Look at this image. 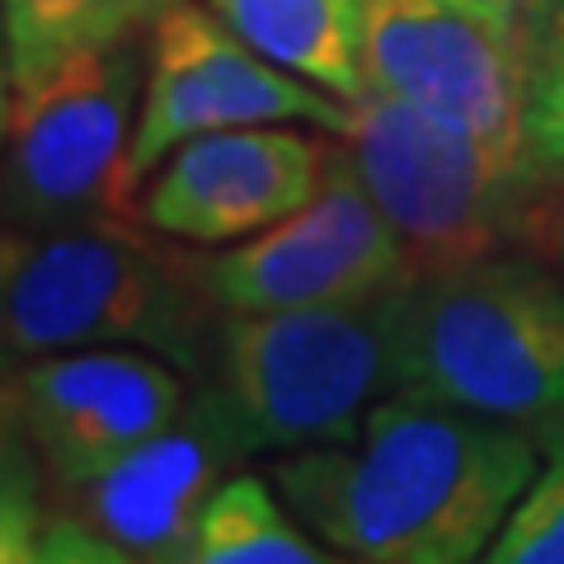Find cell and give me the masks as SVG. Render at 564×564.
Masks as SVG:
<instances>
[{
  "label": "cell",
  "mask_w": 564,
  "mask_h": 564,
  "mask_svg": "<svg viewBox=\"0 0 564 564\" xmlns=\"http://www.w3.org/2000/svg\"><path fill=\"white\" fill-rule=\"evenodd\" d=\"M541 452L518 423L391 391L352 447L282 452L273 485L344 560L470 564L532 485Z\"/></svg>",
  "instance_id": "1"
},
{
  "label": "cell",
  "mask_w": 564,
  "mask_h": 564,
  "mask_svg": "<svg viewBox=\"0 0 564 564\" xmlns=\"http://www.w3.org/2000/svg\"><path fill=\"white\" fill-rule=\"evenodd\" d=\"M400 391L518 423L545 447L564 423V273L499 250L395 292Z\"/></svg>",
  "instance_id": "2"
},
{
  "label": "cell",
  "mask_w": 564,
  "mask_h": 564,
  "mask_svg": "<svg viewBox=\"0 0 564 564\" xmlns=\"http://www.w3.org/2000/svg\"><path fill=\"white\" fill-rule=\"evenodd\" d=\"M217 321L180 250L104 217L0 236V372L76 348H151L198 377Z\"/></svg>",
  "instance_id": "3"
},
{
  "label": "cell",
  "mask_w": 564,
  "mask_h": 564,
  "mask_svg": "<svg viewBox=\"0 0 564 564\" xmlns=\"http://www.w3.org/2000/svg\"><path fill=\"white\" fill-rule=\"evenodd\" d=\"M400 288L339 306L221 315L207 386L245 456L358 443L367 414L400 391Z\"/></svg>",
  "instance_id": "4"
},
{
  "label": "cell",
  "mask_w": 564,
  "mask_h": 564,
  "mask_svg": "<svg viewBox=\"0 0 564 564\" xmlns=\"http://www.w3.org/2000/svg\"><path fill=\"white\" fill-rule=\"evenodd\" d=\"M344 147L414 273L513 250L518 217L545 174L527 147H494L381 90L348 99Z\"/></svg>",
  "instance_id": "5"
},
{
  "label": "cell",
  "mask_w": 564,
  "mask_h": 564,
  "mask_svg": "<svg viewBox=\"0 0 564 564\" xmlns=\"http://www.w3.org/2000/svg\"><path fill=\"white\" fill-rule=\"evenodd\" d=\"M259 122H296L344 137L348 104L269 62L212 6L174 0L147 33V85L113 188L118 217L137 207V193L184 141Z\"/></svg>",
  "instance_id": "6"
},
{
  "label": "cell",
  "mask_w": 564,
  "mask_h": 564,
  "mask_svg": "<svg viewBox=\"0 0 564 564\" xmlns=\"http://www.w3.org/2000/svg\"><path fill=\"white\" fill-rule=\"evenodd\" d=\"M147 85V33L52 70L14 95L0 147V226L62 231L118 217L113 188Z\"/></svg>",
  "instance_id": "7"
},
{
  "label": "cell",
  "mask_w": 564,
  "mask_h": 564,
  "mask_svg": "<svg viewBox=\"0 0 564 564\" xmlns=\"http://www.w3.org/2000/svg\"><path fill=\"white\" fill-rule=\"evenodd\" d=\"M188 278L221 315H263L296 306H339L381 296L414 278L395 226L367 193L344 137L329 147L321 188L306 207L231 250H180Z\"/></svg>",
  "instance_id": "8"
},
{
  "label": "cell",
  "mask_w": 564,
  "mask_h": 564,
  "mask_svg": "<svg viewBox=\"0 0 564 564\" xmlns=\"http://www.w3.org/2000/svg\"><path fill=\"white\" fill-rule=\"evenodd\" d=\"M358 57L367 90L419 104L494 147H527V0H362Z\"/></svg>",
  "instance_id": "9"
},
{
  "label": "cell",
  "mask_w": 564,
  "mask_h": 564,
  "mask_svg": "<svg viewBox=\"0 0 564 564\" xmlns=\"http://www.w3.org/2000/svg\"><path fill=\"white\" fill-rule=\"evenodd\" d=\"M296 122L226 128L184 141L137 193V217L165 240L193 250L259 236L311 203L321 188L329 147Z\"/></svg>",
  "instance_id": "10"
},
{
  "label": "cell",
  "mask_w": 564,
  "mask_h": 564,
  "mask_svg": "<svg viewBox=\"0 0 564 564\" xmlns=\"http://www.w3.org/2000/svg\"><path fill=\"white\" fill-rule=\"evenodd\" d=\"M188 372L151 348H76L14 367L10 395L47 470L90 485L184 410Z\"/></svg>",
  "instance_id": "11"
},
{
  "label": "cell",
  "mask_w": 564,
  "mask_h": 564,
  "mask_svg": "<svg viewBox=\"0 0 564 564\" xmlns=\"http://www.w3.org/2000/svg\"><path fill=\"white\" fill-rule=\"evenodd\" d=\"M240 462L250 456L240 452L217 391L203 381L161 433L132 447L90 485H80L76 499L80 513L122 551V560L184 564L207 499Z\"/></svg>",
  "instance_id": "12"
},
{
  "label": "cell",
  "mask_w": 564,
  "mask_h": 564,
  "mask_svg": "<svg viewBox=\"0 0 564 564\" xmlns=\"http://www.w3.org/2000/svg\"><path fill=\"white\" fill-rule=\"evenodd\" d=\"M269 62L288 66L344 104L367 90L358 29L362 0H207Z\"/></svg>",
  "instance_id": "13"
},
{
  "label": "cell",
  "mask_w": 564,
  "mask_h": 564,
  "mask_svg": "<svg viewBox=\"0 0 564 564\" xmlns=\"http://www.w3.org/2000/svg\"><path fill=\"white\" fill-rule=\"evenodd\" d=\"M170 6L174 0H0L14 95H29L85 52L151 33Z\"/></svg>",
  "instance_id": "14"
},
{
  "label": "cell",
  "mask_w": 564,
  "mask_h": 564,
  "mask_svg": "<svg viewBox=\"0 0 564 564\" xmlns=\"http://www.w3.org/2000/svg\"><path fill=\"white\" fill-rule=\"evenodd\" d=\"M334 551L278 494L273 475H226L193 527L184 564H321Z\"/></svg>",
  "instance_id": "15"
},
{
  "label": "cell",
  "mask_w": 564,
  "mask_h": 564,
  "mask_svg": "<svg viewBox=\"0 0 564 564\" xmlns=\"http://www.w3.org/2000/svg\"><path fill=\"white\" fill-rule=\"evenodd\" d=\"M43 452L29 437L10 386L0 391V564H39L47 503H43Z\"/></svg>",
  "instance_id": "16"
},
{
  "label": "cell",
  "mask_w": 564,
  "mask_h": 564,
  "mask_svg": "<svg viewBox=\"0 0 564 564\" xmlns=\"http://www.w3.org/2000/svg\"><path fill=\"white\" fill-rule=\"evenodd\" d=\"M532 70H527L522 132L541 170L564 174V0H527Z\"/></svg>",
  "instance_id": "17"
},
{
  "label": "cell",
  "mask_w": 564,
  "mask_h": 564,
  "mask_svg": "<svg viewBox=\"0 0 564 564\" xmlns=\"http://www.w3.org/2000/svg\"><path fill=\"white\" fill-rule=\"evenodd\" d=\"M494 564H564V456L532 475L499 536L485 551Z\"/></svg>",
  "instance_id": "18"
},
{
  "label": "cell",
  "mask_w": 564,
  "mask_h": 564,
  "mask_svg": "<svg viewBox=\"0 0 564 564\" xmlns=\"http://www.w3.org/2000/svg\"><path fill=\"white\" fill-rule=\"evenodd\" d=\"M513 250L536 254L551 269H564V174L545 170L541 184L532 188L522 217H518V240Z\"/></svg>",
  "instance_id": "19"
},
{
  "label": "cell",
  "mask_w": 564,
  "mask_h": 564,
  "mask_svg": "<svg viewBox=\"0 0 564 564\" xmlns=\"http://www.w3.org/2000/svg\"><path fill=\"white\" fill-rule=\"evenodd\" d=\"M10 109H14V80L6 57V29H0V147H6V132H10Z\"/></svg>",
  "instance_id": "20"
},
{
  "label": "cell",
  "mask_w": 564,
  "mask_h": 564,
  "mask_svg": "<svg viewBox=\"0 0 564 564\" xmlns=\"http://www.w3.org/2000/svg\"><path fill=\"white\" fill-rule=\"evenodd\" d=\"M545 452H551V456H564V423H560L551 437H545Z\"/></svg>",
  "instance_id": "21"
},
{
  "label": "cell",
  "mask_w": 564,
  "mask_h": 564,
  "mask_svg": "<svg viewBox=\"0 0 564 564\" xmlns=\"http://www.w3.org/2000/svg\"><path fill=\"white\" fill-rule=\"evenodd\" d=\"M560 273H564V269H560Z\"/></svg>",
  "instance_id": "22"
}]
</instances>
